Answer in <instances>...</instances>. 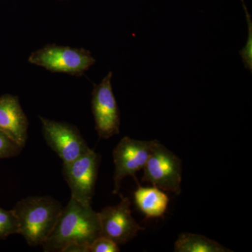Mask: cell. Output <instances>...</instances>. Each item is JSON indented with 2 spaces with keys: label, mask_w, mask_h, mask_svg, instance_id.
Masks as SVG:
<instances>
[{
  "label": "cell",
  "mask_w": 252,
  "mask_h": 252,
  "mask_svg": "<svg viewBox=\"0 0 252 252\" xmlns=\"http://www.w3.org/2000/svg\"><path fill=\"white\" fill-rule=\"evenodd\" d=\"M29 122L19 98L11 94L0 96V131L24 148L27 142Z\"/></svg>",
  "instance_id": "10"
},
{
  "label": "cell",
  "mask_w": 252,
  "mask_h": 252,
  "mask_svg": "<svg viewBox=\"0 0 252 252\" xmlns=\"http://www.w3.org/2000/svg\"><path fill=\"white\" fill-rule=\"evenodd\" d=\"M100 235L98 212L71 198L42 247L45 252H89Z\"/></svg>",
  "instance_id": "1"
},
{
  "label": "cell",
  "mask_w": 252,
  "mask_h": 252,
  "mask_svg": "<svg viewBox=\"0 0 252 252\" xmlns=\"http://www.w3.org/2000/svg\"><path fill=\"white\" fill-rule=\"evenodd\" d=\"M99 162V154L91 149L74 161L63 165V175L70 189L71 198L83 205L92 203Z\"/></svg>",
  "instance_id": "6"
},
{
  "label": "cell",
  "mask_w": 252,
  "mask_h": 252,
  "mask_svg": "<svg viewBox=\"0 0 252 252\" xmlns=\"http://www.w3.org/2000/svg\"><path fill=\"white\" fill-rule=\"evenodd\" d=\"M119 245L110 239L100 236L94 240L89 248V252H119Z\"/></svg>",
  "instance_id": "16"
},
{
  "label": "cell",
  "mask_w": 252,
  "mask_h": 252,
  "mask_svg": "<svg viewBox=\"0 0 252 252\" xmlns=\"http://www.w3.org/2000/svg\"><path fill=\"white\" fill-rule=\"evenodd\" d=\"M46 144L62 160L63 164L74 161L91 148L75 126L39 117Z\"/></svg>",
  "instance_id": "5"
},
{
  "label": "cell",
  "mask_w": 252,
  "mask_h": 252,
  "mask_svg": "<svg viewBox=\"0 0 252 252\" xmlns=\"http://www.w3.org/2000/svg\"><path fill=\"white\" fill-rule=\"evenodd\" d=\"M156 141L137 140L126 136L118 143L113 150L114 164L113 193H119L123 180L126 177L135 178V174L143 170Z\"/></svg>",
  "instance_id": "7"
},
{
  "label": "cell",
  "mask_w": 252,
  "mask_h": 252,
  "mask_svg": "<svg viewBox=\"0 0 252 252\" xmlns=\"http://www.w3.org/2000/svg\"><path fill=\"white\" fill-rule=\"evenodd\" d=\"M143 170L142 182H148L163 191L180 195L182 191V160L159 141H156Z\"/></svg>",
  "instance_id": "4"
},
{
  "label": "cell",
  "mask_w": 252,
  "mask_h": 252,
  "mask_svg": "<svg viewBox=\"0 0 252 252\" xmlns=\"http://www.w3.org/2000/svg\"><path fill=\"white\" fill-rule=\"evenodd\" d=\"M63 206L49 195L29 196L12 209L18 220L19 234L31 247L42 246L57 223Z\"/></svg>",
  "instance_id": "2"
},
{
  "label": "cell",
  "mask_w": 252,
  "mask_h": 252,
  "mask_svg": "<svg viewBox=\"0 0 252 252\" xmlns=\"http://www.w3.org/2000/svg\"><path fill=\"white\" fill-rule=\"evenodd\" d=\"M136 205L147 219L163 216L168 206L169 198L163 190L157 187H142L134 193Z\"/></svg>",
  "instance_id": "11"
},
{
  "label": "cell",
  "mask_w": 252,
  "mask_h": 252,
  "mask_svg": "<svg viewBox=\"0 0 252 252\" xmlns=\"http://www.w3.org/2000/svg\"><path fill=\"white\" fill-rule=\"evenodd\" d=\"M243 1V7L245 9V14L247 16V21H248V39L247 41L246 45L240 51V55L241 56L243 62L245 64V67L248 68L249 70L252 72V23L251 16L248 12L246 5Z\"/></svg>",
  "instance_id": "14"
},
{
  "label": "cell",
  "mask_w": 252,
  "mask_h": 252,
  "mask_svg": "<svg viewBox=\"0 0 252 252\" xmlns=\"http://www.w3.org/2000/svg\"><path fill=\"white\" fill-rule=\"evenodd\" d=\"M91 51L83 48L48 44L32 53L28 62L50 72L81 76L95 63Z\"/></svg>",
  "instance_id": "3"
},
{
  "label": "cell",
  "mask_w": 252,
  "mask_h": 252,
  "mask_svg": "<svg viewBox=\"0 0 252 252\" xmlns=\"http://www.w3.org/2000/svg\"><path fill=\"white\" fill-rule=\"evenodd\" d=\"M120 198L117 205L104 207L98 212L101 235L119 245L128 243L144 230L132 217L130 199L122 194Z\"/></svg>",
  "instance_id": "9"
},
{
  "label": "cell",
  "mask_w": 252,
  "mask_h": 252,
  "mask_svg": "<svg viewBox=\"0 0 252 252\" xmlns=\"http://www.w3.org/2000/svg\"><path fill=\"white\" fill-rule=\"evenodd\" d=\"M23 149L0 131V159L16 157Z\"/></svg>",
  "instance_id": "15"
},
{
  "label": "cell",
  "mask_w": 252,
  "mask_h": 252,
  "mask_svg": "<svg viewBox=\"0 0 252 252\" xmlns=\"http://www.w3.org/2000/svg\"><path fill=\"white\" fill-rule=\"evenodd\" d=\"M112 72H109L92 92L94 127L100 138L109 139L120 132V112L112 90Z\"/></svg>",
  "instance_id": "8"
},
{
  "label": "cell",
  "mask_w": 252,
  "mask_h": 252,
  "mask_svg": "<svg viewBox=\"0 0 252 252\" xmlns=\"http://www.w3.org/2000/svg\"><path fill=\"white\" fill-rule=\"evenodd\" d=\"M14 234H19L16 215L13 210H6L0 207V240Z\"/></svg>",
  "instance_id": "13"
},
{
  "label": "cell",
  "mask_w": 252,
  "mask_h": 252,
  "mask_svg": "<svg viewBox=\"0 0 252 252\" xmlns=\"http://www.w3.org/2000/svg\"><path fill=\"white\" fill-rule=\"evenodd\" d=\"M175 252H232L215 240L195 233H181L174 246Z\"/></svg>",
  "instance_id": "12"
}]
</instances>
